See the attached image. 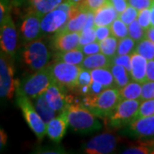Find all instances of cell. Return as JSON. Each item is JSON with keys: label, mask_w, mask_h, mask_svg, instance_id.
I'll use <instances>...</instances> for the list:
<instances>
[{"label": "cell", "mask_w": 154, "mask_h": 154, "mask_svg": "<svg viewBox=\"0 0 154 154\" xmlns=\"http://www.w3.org/2000/svg\"><path fill=\"white\" fill-rule=\"evenodd\" d=\"M112 63L123 66L127 70L130 72L132 63H131V55H116L112 58Z\"/></svg>", "instance_id": "cell-38"}, {"label": "cell", "mask_w": 154, "mask_h": 154, "mask_svg": "<svg viewBox=\"0 0 154 154\" xmlns=\"http://www.w3.org/2000/svg\"><path fill=\"white\" fill-rule=\"evenodd\" d=\"M34 101V107L37 110L39 116H41V118L43 119V121L47 124L51 120H52L53 118H55L57 116V110L52 109L51 107V105L48 104L45 95V94L39 95L37 97Z\"/></svg>", "instance_id": "cell-20"}, {"label": "cell", "mask_w": 154, "mask_h": 154, "mask_svg": "<svg viewBox=\"0 0 154 154\" xmlns=\"http://www.w3.org/2000/svg\"><path fill=\"white\" fill-rule=\"evenodd\" d=\"M30 12H35L44 17L50 11H53L63 0H28Z\"/></svg>", "instance_id": "cell-21"}, {"label": "cell", "mask_w": 154, "mask_h": 154, "mask_svg": "<svg viewBox=\"0 0 154 154\" xmlns=\"http://www.w3.org/2000/svg\"><path fill=\"white\" fill-rule=\"evenodd\" d=\"M67 1H69V3H71L73 5H78V4H80L82 0H67Z\"/></svg>", "instance_id": "cell-52"}, {"label": "cell", "mask_w": 154, "mask_h": 154, "mask_svg": "<svg viewBox=\"0 0 154 154\" xmlns=\"http://www.w3.org/2000/svg\"><path fill=\"white\" fill-rule=\"evenodd\" d=\"M53 82L50 66L35 71L34 74L25 77L21 82L18 83V95L27 96L29 99H36L39 95L45 94Z\"/></svg>", "instance_id": "cell-3"}, {"label": "cell", "mask_w": 154, "mask_h": 154, "mask_svg": "<svg viewBox=\"0 0 154 154\" xmlns=\"http://www.w3.org/2000/svg\"><path fill=\"white\" fill-rule=\"evenodd\" d=\"M93 82L91 71L83 69L80 74V76L78 79V86L77 87H82V86H90V84Z\"/></svg>", "instance_id": "cell-43"}, {"label": "cell", "mask_w": 154, "mask_h": 154, "mask_svg": "<svg viewBox=\"0 0 154 154\" xmlns=\"http://www.w3.org/2000/svg\"><path fill=\"white\" fill-rule=\"evenodd\" d=\"M120 101V90L116 88H110L96 96H85L82 105L97 116L104 118L110 117Z\"/></svg>", "instance_id": "cell-1"}, {"label": "cell", "mask_w": 154, "mask_h": 154, "mask_svg": "<svg viewBox=\"0 0 154 154\" xmlns=\"http://www.w3.org/2000/svg\"><path fill=\"white\" fill-rule=\"evenodd\" d=\"M137 21L140 24V26L146 31L151 26V8L144 9L139 11Z\"/></svg>", "instance_id": "cell-37"}, {"label": "cell", "mask_w": 154, "mask_h": 154, "mask_svg": "<svg viewBox=\"0 0 154 154\" xmlns=\"http://www.w3.org/2000/svg\"><path fill=\"white\" fill-rule=\"evenodd\" d=\"M105 89H106V88L101 83L98 82H95V81H93L92 83L90 84V90H89L88 95L96 96V95L100 94L101 92H103Z\"/></svg>", "instance_id": "cell-45"}, {"label": "cell", "mask_w": 154, "mask_h": 154, "mask_svg": "<svg viewBox=\"0 0 154 154\" xmlns=\"http://www.w3.org/2000/svg\"><path fill=\"white\" fill-rule=\"evenodd\" d=\"M128 35L136 42H140L146 36V30L144 29L138 21H134L128 25Z\"/></svg>", "instance_id": "cell-32"}, {"label": "cell", "mask_w": 154, "mask_h": 154, "mask_svg": "<svg viewBox=\"0 0 154 154\" xmlns=\"http://www.w3.org/2000/svg\"><path fill=\"white\" fill-rule=\"evenodd\" d=\"M110 30L113 36L118 39H121L128 35V27L126 23L122 21L118 17L110 25Z\"/></svg>", "instance_id": "cell-30"}, {"label": "cell", "mask_w": 154, "mask_h": 154, "mask_svg": "<svg viewBox=\"0 0 154 154\" xmlns=\"http://www.w3.org/2000/svg\"><path fill=\"white\" fill-rule=\"evenodd\" d=\"M97 41L96 29L94 28H83L80 32V47L85 45ZM79 47V48H80Z\"/></svg>", "instance_id": "cell-33"}, {"label": "cell", "mask_w": 154, "mask_h": 154, "mask_svg": "<svg viewBox=\"0 0 154 154\" xmlns=\"http://www.w3.org/2000/svg\"><path fill=\"white\" fill-rule=\"evenodd\" d=\"M43 16L35 12H29L24 17L21 27V32L23 39L27 42L37 40L42 35L41 21Z\"/></svg>", "instance_id": "cell-13"}, {"label": "cell", "mask_w": 154, "mask_h": 154, "mask_svg": "<svg viewBox=\"0 0 154 154\" xmlns=\"http://www.w3.org/2000/svg\"><path fill=\"white\" fill-rule=\"evenodd\" d=\"M128 133L140 139L154 138V115L141 117L129 123Z\"/></svg>", "instance_id": "cell-15"}, {"label": "cell", "mask_w": 154, "mask_h": 154, "mask_svg": "<svg viewBox=\"0 0 154 154\" xmlns=\"http://www.w3.org/2000/svg\"><path fill=\"white\" fill-rule=\"evenodd\" d=\"M96 29V36H97V41H102L105 38H108L110 36L111 30H110V26H99V27H95Z\"/></svg>", "instance_id": "cell-42"}, {"label": "cell", "mask_w": 154, "mask_h": 154, "mask_svg": "<svg viewBox=\"0 0 154 154\" xmlns=\"http://www.w3.org/2000/svg\"><path fill=\"white\" fill-rule=\"evenodd\" d=\"M152 115H154V99L141 100V103L140 104L134 120Z\"/></svg>", "instance_id": "cell-31"}, {"label": "cell", "mask_w": 154, "mask_h": 154, "mask_svg": "<svg viewBox=\"0 0 154 154\" xmlns=\"http://www.w3.org/2000/svg\"><path fill=\"white\" fill-rule=\"evenodd\" d=\"M154 152V148L152 147L151 144L142 143L136 146H133L127 148L122 152L123 154H146L152 153Z\"/></svg>", "instance_id": "cell-36"}, {"label": "cell", "mask_w": 154, "mask_h": 154, "mask_svg": "<svg viewBox=\"0 0 154 154\" xmlns=\"http://www.w3.org/2000/svg\"><path fill=\"white\" fill-rule=\"evenodd\" d=\"M17 105L22 111L29 128L36 134L38 140H41L46 134V123L37 112L34 105L30 102L29 98L23 95H18Z\"/></svg>", "instance_id": "cell-6"}, {"label": "cell", "mask_w": 154, "mask_h": 154, "mask_svg": "<svg viewBox=\"0 0 154 154\" xmlns=\"http://www.w3.org/2000/svg\"><path fill=\"white\" fill-rule=\"evenodd\" d=\"M9 55L1 51L0 56V95L3 99L12 98L18 83L14 79V66Z\"/></svg>", "instance_id": "cell-7"}, {"label": "cell", "mask_w": 154, "mask_h": 154, "mask_svg": "<svg viewBox=\"0 0 154 154\" xmlns=\"http://www.w3.org/2000/svg\"><path fill=\"white\" fill-rule=\"evenodd\" d=\"M112 64V58L107 57L102 52L94 54V55L86 56L82 63V68L87 70H93L95 69H101V68H110Z\"/></svg>", "instance_id": "cell-19"}, {"label": "cell", "mask_w": 154, "mask_h": 154, "mask_svg": "<svg viewBox=\"0 0 154 154\" xmlns=\"http://www.w3.org/2000/svg\"><path fill=\"white\" fill-rule=\"evenodd\" d=\"M151 23L152 26H154V2L151 7Z\"/></svg>", "instance_id": "cell-51"}, {"label": "cell", "mask_w": 154, "mask_h": 154, "mask_svg": "<svg viewBox=\"0 0 154 154\" xmlns=\"http://www.w3.org/2000/svg\"><path fill=\"white\" fill-rule=\"evenodd\" d=\"M119 17V13L114 6L108 1L98 11L94 12V24L95 27L99 26H110L116 18Z\"/></svg>", "instance_id": "cell-17"}, {"label": "cell", "mask_w": 154, "mask_h": 154, "mask_svg": "<svg viewBox=\"0 0 154 154\" xmlns=\"http://www.w3.org/2000/svg\"><path fill=\"white\" fill-rule=\"evenodd\" d=\"M63 88V86L53 81L45 93L48 104L57 112H62L65 109H68V107L72 104L71 97L66 95Z\"/></svg>", "instance_id": "cell-11"}, {"label": "cell", "mask_w": 154, "mask_h": 154, "mask_svg": "<svg viewBox=\"0 0 154 154\" xmlns=\"http://www.w3.org/2000/svg\"><path fill=\"white\" fill-rule=\"evenodd\" d=\"M69 21V15L63 10L56 8L42 17L41 32L42 35L56 33L64 28Z\"/></svg>", "instance_id": "cell-12"}, {"label": "cell", "mask_w": 154, "mask_h": 154, "mask_svg": "<svg viewBox=\"0 0 154 154\" xmlns=\"http://www.w3.org/2000/svg\"><path fill=\"white\" fill-rule=\"evenodd\" d=\"M9 15H11V2L9 0H1V2H0V22H2Z\"/></svg>", "instance_id": "cell-44"}, {"label": "cell", "mask_w": 154, "mask_h": 154, "mask_svg": "<svg viewBox=\"0 0 154 154\" xmlns=\"http://www.w3.org/2000/svg\"><path fill=\"white\" fill-rule=\"evenodd\" d=\"M27 1H28V0H12V5L18 7V6H21L23 4H25Z\"/></svg>", "instance_id": "cell-50"}, {"label": "cell", "mask_w": 154, "mask_h": 154, "mask_svg": "<svg viewBox=\"0 0 154 154\" xmlns=\"http://www.w3.org/2000/svg\"><path fill=\"white\" fill-rule=\"evenodd\" d=\"M117 137L111 133H103L84 145L83 151L88 154H108L115 151Z\"/></svg>", "instance_id": "cell-10"}, {"label": "cell", "mask_w": 154, "mask_h": 154, "mask_svg": "<svg viewBox=\"0 0 154 154\" xmlns=\"http://www.w3.org/2000/svg\"><path fill=\"white\" fill-rule=\"evenodd\" d=\"M135 51L143 56L147 61L154 59V42L147 38H144L138 42Z\"/></svg>", "instance_id": "cell-28"}, {"label": "cell", "mask_w": 154, "mask_h": 154, "mask_svg": "<svg viewBox=\"0 0 154 154\" xmlns=\"http://www.w3.org/2000/svg\"><path fill=\"white\" fill-rule=\"evenodd\" d=\"M136 41L129 37L121 38L118 41L117 45V51H116V55H131L133 54L135 49H136Z\"/></svg>", "instance_id": "cell-29"}, {"label": "cell", "mask_w": 154, "mask_h": 154, "mask_svg": "<svg viewBox=\"0 0 154 154\" xmlns=\"http://www.w3.org/2000/svg\"><path fill=\"white\" fill-rule=\"evenodd\" d=\"M145 38H149L150 40H152V42H154V26H151L146 31V36H145Z\"/></svg>", "instance_id": "cell-48"}, {"label": "cell", "mask_w": 154, "mask_h": 154, "mask_svg": "<svg viewBox=\"0 0 154 154\" xmlns=\"http://www.w3.org/2000/svg\"><path fill=\"white\" fill-rule=\"evenodd\" d=\"M118 38H116L115 36H109L108 38H105L104 40L100 41V49L101 52L105 54L110 58H113L116 55L117 51V45H118Z\"/></svg>", "instance_id": "cell-27"}, {"label": "cell", "mask_w": 154, "mask_h": 154, "mask_svg": "<svg viewBox=\"0 0 154 154\" xmlns=\"http://www.w3.org/2000/svg\"><path fill=\"white\" fill-rule=\"evenodd\" d=\"M140 99H122L110 117L112 127L120 128L131 123L137 113Z\"/></svg>", "instance_id": "cell-8"}, {"label": "cell", "mask_w": 154, "mask_h": 154, "mask_svg": "<svg viewBox=\"0 0 154 154\" xmlns=\"http://www.w3.org/2000/svg\"><path fill=\"white\" fill-rule=\"evenodd\" d=\"M138 15H139V11L134 8L133 6L128 5L125 11L122 12L121 14H119V18L128 26L130 23L135 21V19L138 17Z\"/></svg>", "instance_id": "cell-35"}, {"label": "cell", "mask_w": 154, "mask_h": 154, "mask_svg": "<svg viewBox=\"0 0 154 154\" xmlns=\"http://www.w3.org/2000/svg\"><path fill=\"white\" fill-rule=\"evenodd\" d=\"M53 81L64 88L74 89L78 86V79L82 70L81 65L67 63L63 62H55L50 65Z\"/></svg>", "instance_id": "cell-5"}, {"label": "cell", "mask_w": 154, "mask_h": 154, "mask_svg": "<svg viewBox=\"0 0 154 154\" xmlns=\"http://www.w3.org/2000/svg\"><path fill=\"white\" fill-rule=\"evenodd\" d=\"M109 1L119 14H121L122 12L125 11L127 7L128 6V0H109Z\"/></svg>", "instance_id": "cell-46"}, {"label": "cell", "mask_w": 154, "mask_h": 154, "mask_svg": "<svg viewBox=\"0 0 154 154\" xmlns=\"http://www.w3.org/2000/svg\"><path fill=\"white\" fill-rule=\"evenodd\" d=\"M154 99V82L147 81L142 83L141 100Z\"/></svg>", "instance_id": "cell-39"}, {"label": "cell", "mask_w": 154, "mask_h": 154, "mask_svg": "<svg viewBox=\"0 0 154 154\" xmlns=\"http://www.w3.org/2000/svg\"><path fill=\"white\" fill-rule=\"evenodd\" d=\"M87 19H88V11H85L82 9V11H81L77 16L69 19L64 28L61 29L60 31L80 33L85 27Z\"/></svg>", "instance_id": "cell-24"}, {"label": "cell", "mask_w": 154, "mask_h": 154, "mask_svg": "<svg viewBox=\"0 0 154 154\" xmlns=\"http://www.w3.org/2000/svg\"><path fill=\"white\" fill-rule=\"evenodd\" d=\"M54 47L59 51H67L80 47V33L59 31L55 33Z\"/></svg>", "instance_id": "cell-16"}, {"label": "cell", "mask_w": 154, "mask_h": 154, "mask_svg": "<svg viewBox=\"0 0 154 154\" xmlns=\"http://www.w3.org/2000/svg\"><path fill=\"white\" fill-rule=\"evenodd\" d=\"M153 2L154 0H128V5L133 6L139 11L151 8Z\"/></svg>", "instance_id": "cell-41"}, {"label": "cell", "mask_w": 154, "mask_h": 154, "mask_svg": "<svg viewBox=\"0 0 154 154\" xmlns=\"http://www.w3.org/2000/svg\"><path fill=\"white\" fill-rule=\"evenodd\" d=\"M120 90V97L122 99H140L141 100V92L142 84L133 80L124 86Z\"/></svg>", "instance_id": "cell-25"}, {"label": "cell", "mask_w": 154, "mask_h": 154, "mask_svg": "<svg viewBox=\"0 0 154 154\" xmlns=\"http://www.w3.org/2000/svg\"><path fill=\"white\" fill-rule=\"evenodd\" d=\"M81 49H74L67 51H59L55 55V62H63L75 65H82L85 58Z\"/></svg>", "instance_id": "cell-23"}, {"label": "cell", "mask_w": 154, "mask_h": 154, "mask_svg": "<svg viewBox=\"0 0 154 154\" xmlns=\"http://www.w3.org/2000/svg\"><path fill=\"white\" fill-rule=\"evenodd\" d=\"M22 57L32 70L38 71L47 66L51 54L46 45L37 39L26 45L22 51Z\"/></svg>", "instance_id": "cell-4"}, {"label": "cell", "mask_w": 154, "mask_h": 154, "mask_svg": "<svg viewBox=\"0 0 154 154\" xmlns=\"http://www.w3.org/2000/svg\"><path fill=\"white\" fill-rule=\"evenodd\" d=\"M69 124L74 131L80 134H92L102 128L97 116L80 104H71L68 107Z\"/></svg>", "instance_id": "cell-2"}, {"label": "cell", "mask_w": 154, "mask_h": 154, "mask_svg": "<svg viewBox=\"0 0 154 154\" xmlns=\"http://www.w3.org/2000/svg\"><path fill=\"white\" fill-rule=\"evenodd\" d=\"M146 77H147V81L154 82V59L149 60L147 62Z\"/></svg>", "instance_id": "cell-47"}, {"label": "cell", "mask_w": 154, "mask_h": 154, "mask_svg": "<svg viewBox=\"0 0 154 154\" xmlns=\"http://www.w3.org/2000/svg\"><path fill=\"white\" fill-rule=\"evenodd\" d=\"M91 75L93 81L101 83L105 88H116L115 78L110 68H101L91 70Z\"/></svg>", "instance_id": "cell-22"}, {"label": "cell", "mask_w": 154, "mask_h": 154, "mask_svg": "<svg viewBox=\"0 0 154 154\" xmlns=\"http://www.w3.org/2000/svg\"><path fill=\"white\" fill-rule=\"evenodd\" d=\"M68 125V109H65L46 124V134L52 141L59 143L66 133Z\"/></svg>", "instance_id": "cell-14"}, {"label": "cell", "mask_w": 154, "mask_h": 154, "mask_svg": "<svg viewBox=\"0 0 154 154\" xmlns=\"http://www.w3.org/2000/svg\"><path fill=\"white\" fill-rule=\"evenodd\" d=\"M79 49L82 51V52L86 56L94 55V54H97L101 52V49H100V45H99V41H94L92 43L85 45L83 46H81Z\"/></svg>", "instance_id": "cell-40"}, {"label": "cell", "mask_w": 154, "mask_h": 154, "mask_svg": "<svg viewBox=\"0 0 154 154\" xmlns=\"http://www.w3.org/2000/svg\"><path fill=\"white\" fill-rule=\"evenodd\" d=\"M152 153H154V152H152Z\"/></svg>", "instance_id": "cell-53"}, {"label": "cell", "mask_w": 154, "mask_h": 154, "mask_svg": "<svg viewBox=\"0 0 154 154\" xmlns=\"http://www.w3.org/2000/svg\"><path fill=\"white\" fill-rule=\"evenodd\" d=\"M108 1L109 0H82L80 4H78V5L85 11L94 13Z\"/></svg>", "instance_id": "cell-34"}, {"label": "cell", "mask_w": 154, "mask_h": 154, "mask_svg": "<svg viewBox=\"0 0 154 154\" xmlns=\"http://www.w3.org/2000/svg\"><path fill=\"white\" fill-rule=\"evenodd\" d=\"M6 140H7V135L3 129H1V147L3 146V145L6 144Z\"/></svg>", "instance_id": "cell-49"}, {"label": "cell", "mask_w": 154, "mask_h": 154, "mask_svg": "<svg viewBox=\"0 0 154 154\" xmlns=\"http://www.w3.org/2000/svg\"><path fill=\"white\" fill-rule=\"evenodd\" d=\"M131 63L132 67L130 70V75L134 81L140 83L147 82L146 77V66L147 60L143 56L140 55L136 51L131 54Z\"/></svg>", "instance_id": "cell-18"}, {"label": "cell", "mask_w": 154, "mask_h": 154, "mask_svg": "<svg viewBox=\"0 0 154 154\" xmlns=\"http://www.w3.org/2000/svg\"><path fill=\"white\" fill-rule=\"evenodd\" d=\"M110 71L112 72L113 76L115 78L116 85L118 89H121L124 86H126L128 82H130V76L128 73L130 72L122 65L112 63L110 67Z\"/></svg>", "instance_id": "cell-26"}, {"label": "cell", "mask_w": 154, "mask_h": 154, "mask_svg": "<svg viewBox=\"0 0 154 154\" xmlns=\"http://www.w3.org/2000/svg\"><path fill=\"white\" fill-rule=\"evenodd\" d=\"M0 25L1 50L7 55L13 57L17 51V31L11 15L0 22Z\"/></svg>", "instance_id": "cell-9"}]
</instances>
